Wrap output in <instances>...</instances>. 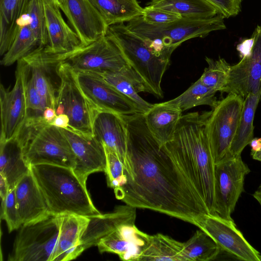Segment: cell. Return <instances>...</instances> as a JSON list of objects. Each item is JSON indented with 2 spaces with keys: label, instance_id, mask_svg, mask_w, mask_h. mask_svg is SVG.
<instances>
[{
  "label": "cell",
  "instance_id": "6da1fadb",
  "mask_svg": "<svg viewBox=\"0 0 261 261\" xmlns=\"http://www.w3.org/2000/svg\"><path fill=\"white\" fill-rule=\"evenodd\" d=\"M133 178L114 190L117 199L193 224L208 213L176 162L150 133L144 113L123 116Z\"/></svg>",
  "mask_w": 261,
  "mask_h": 261
},
{
  "label": "cell",
  "instance_id": "7a4b0ae2",
  "mask_svg": "<svg viewBox=\"0 0 261 261\" xmlns=\"http://www.w3.org/2000/svg\"><path fill=\"white\" fill-rule=\"evenodd\" d=\"M210 112L182 115L173 139L162 147L179 167L208 213L214 214L215 164L205 133Z\"/></svg>",
  "mask_w": 261,
  "mask_h": 261
},
{
  "label": "cell",
  "instance_id": "3957f363",
  "mask_svg": "<svg viewBox=\"0 0 261 261\" xmlns=\"http://www.w3.org/2000/svg\"><path fill=\"white\" fill-rule=\"evenodd\" d=\"M35 179L50 214H69L86 217L101 214L86 187L73 169L51 164L31 166Z\"/></svg>",
  "mask_w": 261,
  "mask_h": 261
},
{
  "label": "cell",
  "instance_id": "277c9868",
  "mask_svg": "<svg viewBox=\"0 0 261 261\" xmlns=\"http://www.w3.org/2000/svg\"><path fill=\"white\" fill-rule=\"evenodd\" d=\"M107 34L117 43L129 65L141 78L146 92L163 98L161 83L170 59L153 51L124 23L109 26Z\"/></svg>",
  "mask_w": 261,
  "mask_h": 261
},
{
  "label": "cell",
  "instance_id": "5b68a950",
  "mask_svg": "<svg viewBox=\"0 0 261 261\" xmlns=\"http://www.w3.org/2000/svg\"><path fill=\"white\" fill-rule=\"evenodd\" d=\"M59 59L76 73H120L128 78L139 92H146L142 80L129 65L117 43L107 34L74 51L59 55Z\"/></svg>",
  "mask_w": 261,
  "mask_h": 261
},
{
  "label": "cell",
  "instance_id": "8992f818",
  "mask_svg": "<svg viewBox=\"0 0 261 261\" xmlns=\"http://www.w3.org/2000/svg\"><path fill=\"white\" fill-rule=\"evenodd\" d=\"M126 25L140 37L159 42L172 51L189 39L204 37L212 32L226 29L224 17L220 14L209 18L182 17L162 24L147 23L140 16L127 22Z\"/></svg>",
  "mask_w": 261,
  "mask_h": 261
},
{
  "label": "cell",
  "instance_id": "52a82bcc",
  "mask_svg": "<svg viewBox=\"0 0 261 261\" xmlns=\"http://www.w3.org/2000/svg\"><path fill=\"white\" fill-rule=\"evenodd\" d=\"M60 232L59 215L49 214L21 225L9 261H53Z\"/></svg>",
  "mask_w": 261,
  "mask_h": 261
},
{
  "label": "cell",
  "instance_id": "ba28073f",
  "mask_svg": "<svg viewBox=\"0 0 261 261\" xmlns=\"http://www.w3.org/2000/svg\"><path fill=\"white\" fill-rule=\"evenodd\" d=\"M60 86L56 99L57 115L65 114L69 119L68 129L79 134L93 136L92 122L96 112L81 90L76 72L66 63L57 66Z\"/></svg>",
  "mask_w": 261,
  "mask_h": 261
},
{
  "label": "cell",
  "instance_id": "9c48e42d",
  "mask_svg": "<svg viewBox=\"0 0 261 261\" xmlns=\"http://www.w3.org/2000/svg\"><path fill=\"white\" fill-rule=\"evenodd\" d=\"M244 99L228 95L212 109L205 123V133L216 164L232 156L230 148L234 137Z\"/></svg>",
  "mask_w": 261,
  "mask_h": 261
},
{
  "label": "cell",
  "instance_id": "30bf717a",
  "mask_svg": "<svg viewBox=\"0 0 261 261\" xmlns=\"http://www.w3.org/2000/svg\"><path fill=\"white\" fill-rule=\"evenodd\" d=\"M29 166L51 164L74 169L75 155L62 129L47 124L31 134L23 144Z\"/></svg>",
  "mask_w": 261,
  "mask_h": 261
},
{
  "label": "cell",
  "instance_id": "8fae6325",
  "mask_svg": "<svg viewBox=\"0 0 261 261\" xmlns=\"http://www.w3.org/2000/svg\"><path fill=\"white\" fill-rule=\"evenodd\" d=\"M250 170L241 155L230 156L215 165L214 214L228 219L244 192L245 176Z\"/></svg>",
  "mask_w": 261,
  "mask_h": 261
},
{
  "label": "cell",
  "instance_id": "7c38bea8",
  "mask_svg": "<svg viewBox=\"0 0 261 261\" xmlns=\"http://www.w3.org/2000/svg\"><path fill=\"white\" fill-rule=\"evenodd\" d=\"M193 224L210 236L221 251L236 259L261 261V254L246 240L233 220L205 213L196 218Z\"/></svg>",
  "mask_w": 261,
  "mask_h": 261
},
{
  "label": "cell",
  "instance_id": "4fadbf2b",
  "mask_svg": "<svg viewBox=\"0 0 261 261\" xmlns=\"http://www.w3.org/2000/svg\"><path fill=\"white\" fill-rule=\"evenodd\" d=\"M76 73L81 90L96 110L110 111L123 116L143 113L133 100L105 81L99 75Z\"/></svg>",
  "mask_w": 261,
  "mask_h": 261
},
{
  "label": "cell",
  "instance_id": "5bb4252c",
  "mask_svg": "<svg viewBox=\"0 0 261 261\" xmlns=\"http://www.w3.org/2000/svg\"><path fill=\"white\" fill-rule=\"evenodd\" d=\"M254 43L251 54L231 66L227 85L221 92L238 95L244 99L249 94L261 92V27L252 35Z\"/></svg>",
  "mask_w": 261,
  "mask_h": 261
},
{
  "label": "cell",
  "instance_id": "9a60e30c",
  "mask_svg": "<svg viewBox=\"0 0 261 261\" xmlns=\"http://www.w3.org/2000/svg\"><path fill=\"white\" fill-rule=\"evenodd\" d=\"M92 133L105 147L117 155L125 167L127 178L132 179L133 172L127 153L126 123L123 116L96 110L92 122Z\"/></svg>",
  "mask_w": 261,
  "mask_h": 261
},
{
  "label": "cell",
  "instance_id": "2e32d148",
  "mask_svg": "<svg viewBox=\"0 0 261 261\" xmlns=\"http://www.w3.org/2000/svg\"><path fill=\"white\" fill-rule=\"evenodd\" d=\"M15 81L11 90L0 87L1 130L0 139L7 141L15 137L26 116V101L22 67L17 62Z\"/></svg>",
  "mask_w": 261,
  "mask_h": 261
},
{
  "label": "cell",
  "instance_id": "e0dca14e",
  "mask_svg": "<svg viewBox=\"0 0 261 261\" xmlns=\"http://www.w3.org/2000/svg\"><path fill=\"white\" fill-rule=\"evenodd\" d=\"M64 14L83 46L107 34L108 25L89 0H64Z\"/></svg>",
  "mask_w": 261,
  "mask_h": 261
},
{
  "label": "cell",
  "instance_id": "ac0fdd59",
  "mask_svg": "<svg viewBox=\"0 0 261 261\" xmlns=\"http://www.w3.org/2000/svg\"><path fill=\"white\" fill-rule=\"evenodd\" d=\"M76 158L73 169L84 181L94 172L105 171L106 154L103 145L94 136H85L68 129L62 128Z\"/></svg>",
  "mask_w": 261,
  "mask_h": 261
},
{
  "label": "cell",
  "instance_id": "d6986e66",
  "mask_svg": "<svg viewBox=\"0 0 261 261\" xmlns=\"http://www.w3.org/2000/svg\"><path fill=\"white\" fill-rule=\"evenodd\" d=\"M48 42L44 50L55 55L70 53L83 46L76 33L64 19L52 0H43Z\"/></svg>",
  "mask_w": 261,
  "mask_h": 261
},
{
  "label": "cell",
  "instance_id": "ffe728a7",
  "mask_svg": "<svg viewBox=\"0 0 261 261\" xmlns=\"http://www.w3.org/2000/svg\"><path fill=\"white\" fill-rule=\"evenodd\" d=\"M148 235L135 224L123 225L100 240L97 246L100 253L116 254L122 260L138 261Z\"/></svg>",
  "mask_w": 261,
  "mask_h": 261
},
{
  "label": "cell",
  "instance_id": "44dd1931",
  "mask_svg": "<svg viewBox=\"0 0 261 261\" xmlns=\"http://www.w3.org/2000/svg\"><path fill=\"white\" fill-rule=\"evenodd\" d=\"M136 215V208L125 204L117 206L112 212L89 217V223L82 237L83 250L97 246L100 240L120 226L135 224Z\"/></svg>",
  "mask_w": 261,
  "mask_h": 261
},
{
  "label": "cell",
  "instance_id": "7402d4cb",
  "mask_svg": "<svg viewBox=\"0 0 261 261\" xmlns=\"http://www.w3.org/2000/svg\"><path fill=\"white\" fill-rule=\"evenodd\" d=\"M15 190L22 225L37 221L50 214L31 169L18 181Z\"/></svg>",
  "mask_w": 261,
  "mask_h": 261
},
{
  "label": "cell",
  "instance_id": "603a6c76",
  "mask_svg": "<svg viewBox=\"0 0 261 261\" xmlns=\"http://www.w3.org/2000/svg\"><path fill=\"white\" fill-rule=\"evenodd\" d=\"M59 216L60 232L53 261L73 260L84 251L81 240L89 218L69 214Z\"/></svg>",
  "mask_w": 261,
  "mask_h": 261
},
{
  "label": "cell",
  "instance_id": "cb8c5ba5",
  "mask_svg": "<svg viewBox=\"0 0 261 261\" xmlns=\"http://www.w3.org/2000/svg\"><path fill=\"white\" fill-rule=\"evenodd\" d=\"M182 112L177 107L166 101L153 104L144 113L148 129L161 146L173 139Z\"/></svg>",
  "mask_w": 261,
  "mask_h": 261
},
{
  "label": "cell",
  "instance_id": "d4e9b609",
  "mask_svg": "<svg viewBox=\"0 0 261 261\" xmlns=\"http://www.w3.org/2000/svg\"><path fill=\"white\" fill-rule=\"evenodd\" d=\"M30 170L31 166L17 139H0V175L6 179L10 190L15 188L18 181Z\"/></svg>",
  "mask_w": 261,
  "mask_h": 261
},
{
  "label": "cell",
  "instance_id": "484cf974",
  "mask_svg": "<svg viewBox=\"0 0 261 261\" xmlns=\"http://www.w3.org/2000/svg\"><path fill=\"white\" fill-rule=\"evenodd\" d=\"M184 243L162 233L148 235L138 261H182Z\"/></svg>",
  "mask_w": 261,
  "mask_h": 261
},
{
  "label": "cell",
  "instance_id": "4316f807",
  "mask_svg": "<svg viewBox=\"0 0 261 261\" xmlns=\"http://www.w3.org/2000/svg\"><path fill=\"white\" fill-rule=\"evenodd\" d=\"M260 99L261 92L250 93L244 99L239 124L230 148L231 155H241L244 149L254 138V118Z\"/></svg>",
  "mask_w": 261,
  "mask_h": 261
},
{
  "label": "cell",
  "instance_id": "83f0119b",
  "mask_svg": "<svg viewBox=\"0 0 261 261\" xmlns=\"http://www.w3.org/2000/svg\"><path fill=\"white\" fill-rule=\"evenodd\" d=\"M19 20L20 28L9 49L3 56L1 61L2 65L10 66L40 46L38 40L30 27V18L27 9L20 16Z\"/></svg>",
  "mask_w": 261,
  "mask_h": 261
},
{
  "label": "cell",
  "instance_id": "f1b7e54d",
  "mask_svg": "<svg viewBox=\"0 0 261 261\" xmlns=\"http://www.w3.org/2000/svg\"><path fill=\"white\" fill-rule=\"evenodd\" d=\"M147 5L183 17L209 18L219 14L217 10L205 0H150Z\"/></svg>",
  "mask_w": 261,
  "mask_h": 261
},
{
  "label": "cell",
  "instance_id": "f546056e",
  "mask_svg": "<svg viewBox=\"0 0 261 261\" xmlns=\"http://www.w3.org/2000/svg\"><path fill=\"white\" fill-rule=\"evenodd\" d=\"M221 251L215 241L200 229L184 243L182 261L214 260L218 257Z\"/></svg>",
  "mask_w": 261,
  "mask_h": 261
},
{
  "label": "cell",
  "instance_id": "4dcf8cb0",
  "mask_svg": "<svg viewBox=\"0 0 261 261\" xmlns=\"http://www.w3.org/2000/svg\"><path fill=\"white\" fill-rule=\"evenodd\" d=\"M217 92L204 85L199 79L181 94L167 102L177 107L182 112L202 105L213 108L218 101L215 96Z\"/></svg>",
  "mask_w": 261,
  "mask_h": 261
},
{
  "label": "cell",
  "instance_id": "1f68e13d",
  "mask_svg": "<svg viewBox=\"0 0 261 261\" xmlns=\"http://www.w3.org/2000/svg\"><path fill=\"white\" fill-rule=\"evenodd\" d=\"M98 11L108 27L124 23L143 15L141 6L126 5L116 0H89Z\"/></svg>",
  "mask_w": 261,
  "mask_h": 261
},
{
  "label": "cell",
  "instance_id": "d6a6232c",
  "mask_svg": "<svg viewBox=\"0 0 261 261\" xmlns=\"http://www.w3.org/2000/svg\"><path fill=\"white\" fill-rule=\"evenodd\" d=\"M205 60L207 67L199 79L205 86L221 92L227 85L231 65L220 57L214 60L206 57Z\"/></svg>",
  "mask_w": 261,
  "mask_h": 261
},
{
  "label": "cell",
  "instance_id": "836d02e7",
  "mask_svg": "<svg viewBox=\"0 0 261 261\" xmlns=\"http://www.w3.org/2000/svg\"><path fill=\"white\" fill-rule=\"evenodd\" d=\"M99 75L105 81L119 92L133 100L143 113L147 112L153 104L143 99L135 84L126 76L116 72H105Z\"/></svg>",
  "mask_w": 261,
  "mask_h": 261
},
{
  "label": "cell",
  "instance_id": "e575fe53",
  "mask_svg": "<svg viewBox=\"0 0 261 261\" xmlns=\"http://www.w3.org/2000/svg\"><path fill=\"white\" fill-rule=\"evenodd\" d=\"M27 12L30 18V27L41 47L48 42L43 0H29Z\"/></svg>",
  "mask_w": 261,
  "mask_h": 261
},
{
  "label": "cell",
  "instance_id": "d590c367",
  "mask_svg": "<svg viewBox=\"0 0 261 261\" xmlns=\"http://www.w3.org/2000/svg\"><path fill=\"white\" fill-rule=\"evenodd\" d=\"M106 154V165L105 173L108 186L114 190L125 184L127 175L125 167L117 155L105 147Z\"/></svg>",
  "mask_w": 261,
  "mask_h": 261
},
{
  "label": "cell",
  "instance_id": "8d00e7d4",
  "mask_svg": "<svg viewBox=\"0 0 261 261\" xmlns=\"http://www.w3.org/2000/svg\"><path fill=\"white\" fill-rule=\"evenodd\" d=\"M29 0H0V34L16 22L26 10Z\"/></svg>",
  "mask_w": 261,
  "mask_h": 261
},
{
  "label": "cell",
  "instance_id": "74e56055",
  "mask_svg": "<svg viewBox=\"0 0 261 261\" xmlns=\"http://www.w3.org/2000/svg\"><path fill=\"white\" fill-rule=\"evenodd\" d=\"M1 218L6 221L9 232L17 229L22 225L15 188L10 190L5 199L1 201Z\"/></svg>",
  "mask_w": 261,
  "mask_h": 261
},
{
  "label": "cell",
  "instance_id": "f35d334b",
  "mask_svg": "<svg viewBox=\"0 0 261 261\" xmlns=\"http://www.w3.org/2000/svg\"><path fill=\"white\" fill-rule=\"evenodd\" d=\"M142 17L151 24H162L175 21L182 17L177 14L147 5L143 8Z\"/></svg>",
  "mask_w": 261,
  "mask_h": 261
},
{
  "label": "cell",
  "instance_id": "ab89813d",
  "mask_svg": "<svg viewBox=\"0 0 261 261\" xmlns=\"http://www.w3.org/2000/svg\"><path fill=\"white\" fill-rule=\"evenodd\" d=\"M212 5L224 18L238 15L241 11L243 0H205Z\"/></svg>",
  "mask_w": 261,
  "mask_h": 261
},
{
  "label": "cell",
  "instance_id": "60d3db41",
  "mask_svg": "<svg viewBox=\"0 0 261 261\" xmlns=\"http://www.w3.org/2000/svg\"><path fill=\"white\" fill-rule=\"evenodd\" d=\"M254 43V38L252 36L251 38L244 39L237 45L236 49L241 59L251 54Z\"/></svg>",
  "mask_w": 261,
  "mask_h": 261
},
{
  "label": "cell",
  "instance_id": "b9f144b4",
  "mask_svg": "<svg viewBox=\"0 0 261 261\" xmlns=\"http://www.w3.org/2000/svg\"><path fill=\"white\" fill-rule=\"evenodd\" d=\"M50 125L64 129H67L69 125V119L65 114L57 115Z\"/></svg>",
  "mask_w": 261,
  "mask_h": 261
},
{
  "label": "cell",
  "instance_id": "7bdbcfd3",
  "mask_svg": "<svg viewBox=\"0 0 261 261\" xmlns=\"http://www.w3.org/2000/svg\"><path fill=\"white\" fill-rule=\"evenodd\" d=\"M56 116V110L52 108H46L43 113V119L48 124H50Z\"/></svg>",
  "mask_w": 261,
  "mask_h": 261
},
{
  "label": "cell",
  "instance_id": "ee69618b",
  "mask_svg": "<svg viewBox=\"0 0 261 261\" xmlns=\"http://www.w3.org/2000/svg\"><path fill=\"white\" fill-rule=\"evenodd\" d=\"M10 189L5 178L0 175V196L3 201L6 197Z\"/></svg>",
  "mask_w": 261,
  "mask_h": 261
},
{
  "label": "cell",
  "instance_id": "f6af8a7d",
  "mask_svg": "<svg viewBox=\"0 0 261 261\" xmlns=\"http://www.w3.org/2000/svg\"><path fill=\"white\" fill-rule=\"evenodd\" d=\"M251 147V151H257L261 148V138H253L249 144Z\"/></svg>",
  "mask_w": 261,
  "mask_h": 261
},
{
  "label": "cell",
  "instance_id": "bcb514c9",
  "mask_svg": "<svg viewBox=\"0 0 261 261\" xmlns=\"http://www.w3.org/2000/svg\"><path fill=\"white\" fill-rule=\"evenodd\" d=\"M253 196L258 202L261 207V184L259 185L257 190L253 193Z\"/></svg>",
  "mask_w": 261,
  "mask_h": 261
},
{
  "label": "cell",
  "instance_id": "7dc6e473",
  "mask_svg": "<svg viewBox=\"0 0 261 261\" xmlns=\"http://www.w3.org/2000/svg\"><path fill=\"white\" fill-rule=\"evenodd\" d=\"M118 2L126 5L139 6H140L137 0H116Z\"/></svg>",
  "mask_w": 261,
  "mask_h": 261
},
{
  "label": "cell",
  "instance_id": "c3c4849f",
  "mask_svg": "<svg viewBox=\"0 0 261 261\" xmlns=\"http://www.w3.org/2000/svg\"><path fill=\"white\" fill-rule=\"evenodd\" d=\"M62 11L64 13L65 11V7L64 0H52Z\"/></svg>",
  "mask_w": 261,
  "mask_h": 261
},
{
  "label": "cell",
  "instance_id": "681fc988",
  "mask_svg": "<svg viewBox=\"0 0 261 261\" xmlns=\"http://www.w3.org/2000/svg\"><path fill=\"white\" fill-rule=\"evenodd\" d=\"M251 155L254 160H257L261 156V148L257 151H251Z\"/></svg>",
  "mask_w": 261,
  "mask_h": 261
},
{
  "label": "cell",
  "instance_id": "f907efd6",
  "mask_svg": "<svg viewBox=\"0 0 261 261\" xmlns=\"http://www.w3.org/2000/svg\"><path fill=\"white\" fill-rule=\"evenodd\" d=\"M257 161L261 162V156L258 159Z\"/></svg>",
  "mask_w": 261,
  "mask_h": 261
},
{
  "label": "cell",
  "instance_id": "816d5d0a",
  "mask_svg": "<svg viewBox=\"0 0 261 261\" xmlns=\"http://www.w3.org/2000/svg\"><path fill=\"white\" fill-rule=\"evenodd\" d=\"M260 27H261V25H260Z\"/></svg>",
  "mask_w": 261,
  "mask_h": 261
}]
</instances>
